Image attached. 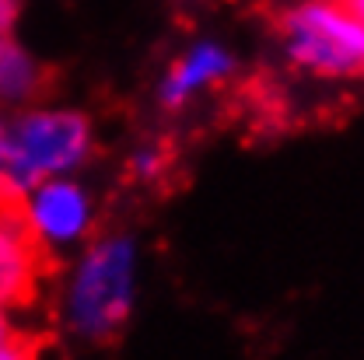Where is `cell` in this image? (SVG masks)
<instances>
[{
  "label": "cell",
  "mask_w": 364,
  "mask_h": 360,
  "mask_svg": "<svg viewBox=\"0 0 364 360\" xmlns=\"http://www.w3.org/2000/svg\"><path fill=\"white\" fill-rule=\"evenodd\" d=\"M18 7H21V0H0V36H11V28L18 21Z\"/></svg>",
  "instance_id": "30bf717a"
},
{
  "label": "cell",
  "mask_w": 364,
  "mask_h": 360,
  "mask_svg": "<svg viewBox=\"0 0 364 360\" xmlns=\"http://www.w3.org/2000/svg\"><path fill=\"white\" fill-rule=\"evenodd\" d=\"M46 91L43 63L25 53L11 36H0V102L4 105H25Z\"/></svg>",
  "instance_id": "52a82bcc"
},
{
  "label": "cell",
  "mask_w": 364,
  "mask_h": 360,
  "mask_svg": "<svg viewBox=\"0 0 364 360\" xmlns=\"http://www.w3.org/2000/svg\"><path fill=\"white\" fill-rule=\"evenodd\" d=\"M277 28L294 67L322 77L364 74V21L343 0H298L284 7Z\"/></svg>",
  "instance_id": "3957f363"
},
{
  "label": "cell",
  "mask_w": 364,
  "mask_h": 360,
  "mask_svg": "<svg viewBox=\"0 0 364 360\" xmlns=\"http://www.w3.org/2000/svg\"><path fill=\"white\" fill-rule=\"evenodd\" d=\"M14 203H18V214L28 227V234L39 241L46 256L81 245L95 227L91 192L70 175L39 182V185L25 189Z\"/></svg>",
  "instance_id": "277c9868"
},
{
  "label": "cell",
  "mask_w": 364,
  "mask_h": 360,
  "mask_svg": "<svg viewBox=\"0 0 364 360\" xmlns=\"http://www.w3.org/2000/svg\"><path fill=\"white\" fill-rule=\"evenodd\" d=\"M11 336H14V325H11V318H7V312L0 308V343H4V339H11Z\"/></svg>",
  "instance_id": "7c38bea8"
},
{
  "label": "cell",
  "mask_w": 364,
  "mask_h": 360,
  "mask_svg": "<svg viewBox=\"0 0 364 360\" xmlns=\"http://www.w3.org/2000/svg\"><path fill=\"white\" fill-rule=\"evenodd\" d=\"M0 360H39V347L32 336H11L0 343Z\"/></svg>",
  "instance_id": "ba28073f"
},
{
  "label": "cell",
  "mask_w": 364,
  "mask_h": 360,
  "mask_svg": "<svg viewBox=\"0 0 364 360\" xmlns=\"http://www.w3.org/2000/svg\"><path fill=\"white\" fill-rule=\"evenodd\" d=\"M130 165H134V172L140 179H154V175L161 172V154H158V151H136Z\"/></svg>",
  "instance_id": "9c48e42d"
},
{
  "label": "cell",
  "mask_w": 364,
  "mask_h": 360,
  "mask_svg": "<svg viewBox=\"0 0 364 360\" xmlns=\"http://www.w3.org/2000/svg\"><path fill=\"white\" fill-rule=\"evenodd\" d=\"M7 147H11V126L0 119V175H4V168H7Z\"/></svg>",
  "instance_id": "8fae6325"
},
{
  "label": "cell",
  "mask_w": 364,
  "mask_h": 360,
  "mask_svg": "<svg viewBox=\"0 0 364 360\" xmlns=\"http://www.w3.org/2000/svg\"><path fill=\"white\" fill-rule=\"evenodd\" d=\"M46 256L18 214V203L0 196V308L14 312L36 301L43 287Z\"/></svg>",
  "instance_id": "5b68a950"
},
{
  "label": "cell",
  "mask_w": 364,
  "mask_h": 360,
  "mask_svg": "<svg viewBox=\"0 0 364 360\" xmlns=\"http://www.w3.org/2000/svg\"><path fill=\"white\" fill-rule=\"evenodd\" d=\"M235 70V60L225 45L218 43H196L182 53L172 63V70L165 74L161 88H158V102L165 109H182L189 105L196 94L218 88L221 81H228V74Z\"/></svg>",
  "instance_id": "8992f818"
},
{
  "label": "cell",
  "mask_w": 364,
  "mask_h": 360,
  "mask_svg": "<svg viewBox=\"0 0 364 360\" xmlns=\"http://www.w3.org/2000/svg\"><path fill=\"white\" fill-rule=\"evenodd\" d=\"M136 301V241L105 234L85 245L63 283V322L74 336L105 343L119 336Z\"/></svg>",
  "instance_id": "6da1fadb"
},
{
  "label": "cell",
  "mask_w": 364,
  "mask_h": 360,
  "mask_svg": "<svg viewBox=\"0 0 364 360\" xmlns=\"http://www.w3.org/2000/svg\"><path fill=\"white\" fill-rule=\"evenodd\" d=\"M95 133L85 112L77 109H28L11 123L7 168L0 175V196L18 200L25 189L46 179L74 175L91 158Z\"/></svg>",
  "instance_id": "7a4b0ae2"
}]
</instances>
